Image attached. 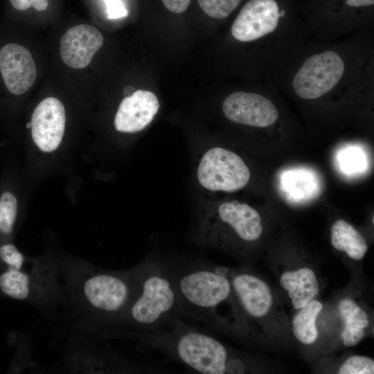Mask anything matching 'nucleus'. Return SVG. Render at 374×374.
Wrapping results in <instances>:
<instances>
[{"mask_svg":"<svg viewBox=\"0 0 374 374\" xmlns=\"http://www.w3.org/2000/svg\"><path fill=\"white\" fill-rule=\"evenodd\" d=\"M220 226L229 227L238 238L246 242L257 240L262 233L258 211L236 200L222 203L215 213L203 210L198 217L195 230Z\"/></svg>","mask_w":374,"mask_h":374,"instance_id":"0eeeda50","label":"nucleus"},{"mask_svg":"<svg viewBox=\"0 0 374 374\" xmlns=\"http://www.w3.org/2000/svg\"><path fill=\"white\" fill-rule=\"evenodd\" d=\"M179 319L177 292L169 265L159 259L147 258L141 262L136 294L118 324L128 325L131 332L162 328Z\"/></svg>","mask_w":374,"mask_h":374,"instance_id":"f03ea898","label":"nucleus"},{"mask_svg":"<svg viewBox=\"0 0 374 374\" xmlns=\"http://www.w3.org/2000/svg\"><path fill=\"white\" fill-rule=\"evenodd\" d=\"M346 3L354 8L371 6L374 4V0H346Z\"/></svg>","mask_w":374,"mask_h":374,"instance_id":"cd10ccee","label":"nucleus"},{"mask_svg":"<svg viewBox=\"0 0 374 374\" xmlns=\"http://www.w3.org/2000/svg\"><path fill=\"white\" fill-rule=\"evenodd\" d=\"M12 8L18 11H24L33 7L38 11H44L48 5V0H9Z\"/></svg>","mask_w":374,"mask_h":374,"instance_id":"b1692460","label":"nucleus"},{"mask_svg":"<svg viewBox=\"0 0 374 374\" xmlns=\"http://www.w3.org/2000/svg\"><path fill=\"white\" fill-rule=\"evenodd\" d=\"M132 333L147 348L159 351L197 373H242L245 371L243 361L231 357L220 341L179 319L154 330Z\"/></svg>","mask_w":374,"mask_h":374,"instance_id":"f257e3e1","label":"nucleus"},{"mask_svg":"<svg viewBox=\"0 0 374 374\" xmlns=\"http://www.w3.org/2000/svg\"><path fill=\"white\" fill-rule=\"evenodd\" d=\"M103 1H104L105 2V3H107V2H109V1H112V0H103Z\"/></svg>","mask_w":374,"mask_h":374,"instance_id":"c85d7f7f","label":"nucleus"},{"mask_svg":"<svg viewBox=\"0 0 374 374\" xmlns=\"http://www.w3.org/2000/svg\"><path fill=\"white\" fill-rule=\"evenodd\" d=\"M36 75L35 61L26 47L15 42L0 47V78L9 93L24 94L33 85Z\"/></svg>","mask_w":374,"mask_h":374,"instance_id":"6e6552de","label":"nucleus"},{"mask_svg":"<svg viewBox=\"0 0 374 374\" xmlns=\"http://www.w3.org/2000/svg\"><path fill=\"white\" fill-rule=\"evenodd\" d=\"M164 6L170 12L180 14L185 12L191 0H161Z\"/></svg>","mask_w":374,"mask_h":374,"instance_id":"a878e982","label":"nucleus"},{"mask_svg":"<svg viewBox=\"0 0 374 374\" xmlns=\"http://www.w3.org/2000/svg\"><path fill=\"white\" fill-rule=\"evenodd\" d=\"M25 262V256L13 243L0 241V264L3 269H23Z\"/></svg>","mask_w":374,"mask_h":374,"instance_id":"4be33fe9","label":"nucleus"},{"mask_svg":"<svg viewBox=\"0 0 374 374\" xmlns=\"http://www.w3.org/2000/svg\"><path fill=\"white\" fill-rule=\"evenodd\" d=\"M35 276L23 269H5L0 272V292L12 299L27 301L36 289Z\"/></svg>","mask_w":374,"mask_h":374,"instance_id":"a211bd4d","label":"nucleus"},{"mask_svg":"<svg viewBox=\"0 0 374 374\" xmlns=\"http://www.w3.org/2000/svg\"><path fill=\"white\" fill-rule=\"evenodd\" d=\"M344 63L335 51L314 54L305 60L294 77V89L301 98L316 99L330 91L341 80Z\"/></svg>","mask_w":374,"mask_h":374,"instance_id":"423d86ee","label":"nucleus"},{"mask_svg":"<svg viewBox=\"0 0 374 374\" xmlns=\"http://www.w3.org/2000/svg\"><path fill=\"white\" fill-rule=\"evenodd\" d=\"M107 17L110 19H119L127 15V11L121 0H112L106 3Z\"/></svg>","mask_w":374,"mask_h":374,"instance_id":"393cba45","label":"nucleus"},{"mask_svg":"<svg viewBox=\"0 0 374 374\" xmlns=\"http://www.w3.org/2000/svg\"><path fill=\"white\" fill-rule=\"evenodd\" d=\"M337 311L344 322L341 332L343 344L348 347L357 345L365 337V329L369 325L366 312L350 299L341 300Z\"/></svg>","mask_w":374,"mask_h":374,"instance_id":"dca6fc26","label":"nucleus"},{"mask_svg":"<svg viewBox=\"0 0 374 374\" xmlns=\"http://www.w3.org/2000/svg\"><path fill=\"white\" fill-rule=\"evenodd\" d=\"M65 111L56 98L42 100L35 107L31 118V134L35 144L42 151L51 152L60 145L65 129Z\"/></svg>","mask_w":374,"mask_h":374,"instance_id":"9b49d317","label":"nucleus"},{"mask_svg":"<svg viewBox=\"0 0 374 374\" xmlns=\"http://www.w3.org/2000/svg\"><path fill=\"white\" fill-rule=\"evenodd\" d=\"M140 273L141 262L129 270L94 271L82 278L81 299L101 325L118 324L136 294Z\"/></svg>","mask_w":374,"mask_h":374,"instance_id":"20e7f679","label":"nucleus"},{"mask_svg":"<svg viewBox=\"0 0 374 374\" xmlns=\"http://www.w3.org/2000/svg\"><path fill=\"white\" fill-rule=\"evenodd\" d=\"M233 294L243 311L253 318H260L269 311L273 298L268 285L260 278L244 271L231 273L227 268Z\"/></svg>","mask_w":374,"mask_h":374,"instance_id":"ddd939ff","label":"nucleus"},{"mask_svg":"<svg viewBox=\"0 0 374 374\" xmlns=\"http://www.w3.org/2000/svg\"><path fill=\"white\" fill-rule=\"evenodd\" d=\"M222 111L233 123L256 127L270 126L278 118L276 107L268 98L251 92L231 93L222 104Z\"/></svg>","mask_w":374,"mask_h":374,"instance_id":"9d476101","label":"nucleus"},{"mask_svg":"<svg viewBox=\"0 0 374 374\" xmlns=\"http://www.w3.org/2000/svg\"><path fill=\"white\" fill-rule=\"evenodd\" d=\"M199 184L210 191L234 192L245 187L250 171L237 154L220 147L208 150L197 170Z\"/></svg>","mask_w":374,"mask_h":374,"instance_id":"39448f33","label":"nucleus"},{"mask_svg":"<svg viewBox=\"0 0 374 374\" xmlns=\"http://www.w3.org/2000/svg\"><path fill=\"white\" fill-rule=\"evenodd\" d=\"M178 294L179 318L215 324L217 309L233 294L227 268L202 262L169 264Z\"/></svg>","mask_w":374,"mask_h":374,"instance_id":"7ed1b4c3","label":"nucleus"},{"mask_svg":"<svg viewBox=\"0 0 374 374\" xmlns=\"http://www.w3.org/2000/svg\"><path fill=\"white\" fill-rule=\"evenodd\" d=\"M280 283L292 300L294 308L299 310L311 301L319 293V283L314 272L302 267L284 272Z\"/></svg>","mask_w":374,"mask_h":374,"instance_id":"2eb2a0df","label":"nucleus"},{"mask_svg":"<svg viewBox=\"0 0 374 374\" xmlns=\"http://www.w3.org/2000/svg\"><path fill=\"white\" fill-rule=\"evenodd\" d=\"M343 159V163L346 169L353 171V170L359 168V164L361 163L359 153H356L354 151H351L346 153Z\"/></svg>","mask_w":374,"mask_h":374,"instance_id":"bb28decb","label":"nucleus"},{"mask_svg":"<svg viewBox=\"0 0 374 374\" xmlns=\"http://www.w3.org/2000/svg\"><path fill=\"white\" fill-rule=\"evenodd\" d=\"M159 109V102L155 94L136 90L121 102L114 117V127L120 132H138L152 122Z\"/></svg>","mask_w":374,"mask_h":374,"instance_id":"4468645a","label":"nucleus"},{"mask_svg":"<svg viewBox=\"0 0 374 374\" xmlns=\"http://www.w3.org/2000/svg\"><path fill=\"white\" fill-rule=\"evenodd\" d=\"M338 373L373 374L374 373V361L373 359L365 356H351L341 364Z\"/></svg>","mask_w":374,"mask_h":374,"instance_id":"5701e85b","label":"nucleus"},{"mask_svg":"<svg viewBox=\"0 0 374 374\" xmlns=\"http://www.w3.org/2000/svg\"><path fill=\"white\" fill-rule=\"evenodd\" d=\"M321 302L312 300L304 307L299 309V312L292 319V331L294 337L301 343L312 344L318 337L317 319L322 310Z\"/></svg>","mask_w":374,"mask_h":374,"instance_id":"6ab92c4d","label":"nucleus"},{"mask_svg":"<svg viewBox=\"0 0 374 374\" xmlns=\"http://www.w3.org/2000/svg\"><path fill=\"white\" fill-rule=\"evenodd\" d=\"M19 203L16 195L9 189L0 191V240L8 239L15 230Z\"/></svg>","mask_w":374,"mask_h":374,"instance_id":"aec40b11","label":"nucleus"},{"mask_svg":"<svg viewBox=\"0 0 374 374\" xmlns=\"http://www.w3.org/2000/svg\"><path fill=\"white\" fill-rule=\"evenodd\" d=\"M280 16L276 0H249L234 20L231 34L240 42L258 39L277 28Z\"/></svg>","mask_w":374,"mask_h":374,"instance_id":"1a4fd4ad","label":"nucleus"},{"mask_svg":"<svg viewBox=\"0 0 374 374\" xmlns=\"http://www.w3.org/2000/svg\"><path fill=\"white\" fill-rule=\"evenodd\" d=\"M331 243L334 248L345 251L352 259L360 260L366 255L368 246L362 234L350 224L337 220L331 227Z\"/></svg>","mask_w":374,"mask_h":374,"instance_id":"f3484780","label":"nucleus"},{"mask_svg":"<svg viewBox=\"0 0 374 374\" xmlns=\"http://www.w3.org/2000/svg\"><path fill=\"white\" fill-rule=\"evenodd\" d=\"M241 0H197L202 10L212 18H226L238 6Z\"/></svg>","mask_w":374,"mask_h":374,"instance_id":"412c9836","label":"nucleus"},{"mask_svg":"<svg viewBox=\"0 0 374 374\" xmlns=\"http://www.w3.org/2000/svg\"><path fill=\"white\" fill-rule=\"evenodd\" d=\"M103 41L102 33L91 25L79 24L73 26L60 39L61 58L71 68H85L103 46Z\"/></svg>","mask_w":374,"mask_h":374,"instance_id":"f8f14e48","label":"nucleus"}]
</instances>
